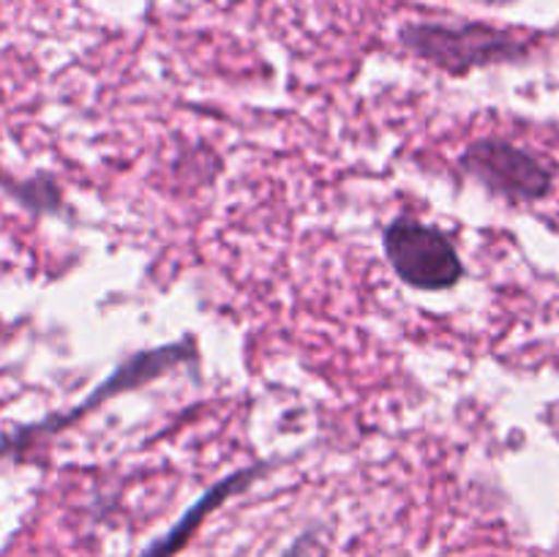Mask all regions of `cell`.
I'll return each mask as SVG.
<instances>
[{
  "instance_id": "1",
  "label": "cell",
  "mask_w": 559,
  "mask_h": 557,
  "mask_svg": "<svg viewBox=\"0 0 559 557\" xmlns=\"http://www.w3.org/2000/svg\"><path fill=\"white\" fill-rule=\"evenodd\" d=\"M382 249L396 276L413 289L440 293L456 287L464 276V262L451 235L413 216H399L388 224Z\"/></svg>"
},
{
  "instance_id": "2",
  "label": "cell",
  "mask_w": 559,
  "mask_h": 557,
  "mask_svg": "<svg viewBox=\"0 0 559 557\" xmlns=\"http://www.w3.org/2000/svg\"><path fill=\"white\" fill-rule=\"evenodd\" d=\"M402 42L418 58L429 60L448 74H467L475 66L497 63L524 52V44L511 33L486 25H440L424 22L402 31Z\"/></svg>"
},
{
  "instance_id": "3",
  "label": "cell",
  "mask_w": 559,
  "mask_h": 557,
  "mask_svg": "<svg viewBox=\"0 0 559 557\" xmlns=\"http://www.w3.org/2000/svg\"><path fill=\"white\" fill-rule=\"evenodd\" d=\"M459 164L469 178L511 202L540 200L549 194L551 180H555L549 164L540 162L535 153L502 140L473 142L462 153Z\"/></svg>"
},
{
  "instance_id": "4",
  "label": "cell",
  "mask_w": 559,
  "mask_h": 557,
  "mask_svg": "<svg viewBox=\"0 0 559 557\" xmlns=\"http://www.w3.org/2000/svg\"><path fill=\"white\" fill-rule=\"evenodd\" d=\"M265 470H271V462L251 464V467L238 470V473H229L227 478H222L218 484H213L211 489H207L205 495L194 502V506L186 508L183 517H180L178 522H175L173 528L162 535V538H156L151 546H145L140 557H175L178 552H183V546L194 538V533L202 528V522H205V519L211 517L216 508H222L229 497L238 495V491H243L251 481L260 478Z\"/></svg>"
},
{
  "instance_id": "5",
  "label": "cell",
  "mask_w": 559,
  "mask_h": 557,
  "mask_svg": "<svg viewBox=\"0 0 559 557\" xmlns=\"http://www.w3.org/2000/svg\"><path fill=\"white\" fill-rule=\"evenodd\" d=\"M282 557H328V541L322 535L320 528H311L306 530L304 535L293 541L287 552Z\"/></svg>"
}]
</instances>
